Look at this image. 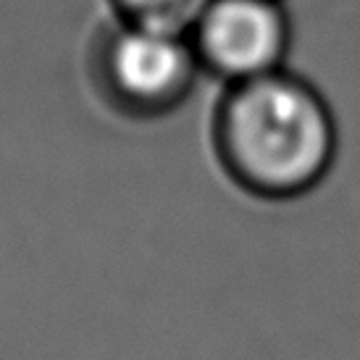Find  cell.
<instances>
[{
    "mask_svg": "<svg viewBox=\"0 0 360 360\" xmlns=\"http://www.w3.org/2000/svg\"><path fill=\"white\" fill-rule=\"evenodd\" d=\"M210 140L219 166L242 192L274 202L316 190L340 150L326 98L290 69L224 87Z\"/></svg>",
    "mask_w": 360,
    "mask_h": 360,
    "instance_id": "obj_1",
    "label": "cell"
},
{
    "mask_svg": "<svg viewBox=\"0 0 360 360\" xmlns=\"http://www.w3.org/2000/svg\"><path fill=\"white\" fill-rule=\"evenodd\" d=\"M190 42L202 77L234 87L287 69L292 21L284 0H210Z\"/></svg>",
    "mask_w": 360,
    "mask_h": 360,
    "instance_id": "obj_3",
    "label": "cell"
},
{
    "mask_svg": "<svg viewBox=\"0 0 360 360\" xmlns=\"http://www.w3.org/2000/svg\"><path fill=\"white\" fill-rule=\"evenodd\" d=\"M90 77L108 108L155 121L190 101L202 69L190 34L113 19L92 45Z\"/></svg>",
    "mask_w": 360,
    "mask_h": 360,
    "instance_id": "obj_2",
    "label": "cell"
},
{
    "mask_svg": "<svg viewBox=\"0 0 360 360\" xmlns=\"http://www.w3.org/2000/svg\"><path fill=\"white\" fill-rule=\"evenodd\" d=\"M113 19L190 34L210 0H108Z\"/></svg>",
    "mask_w": 360,
    "mask_h": 360,
    "instance_id": "obj_4",
    "label": "cell"
}]
</instances>
